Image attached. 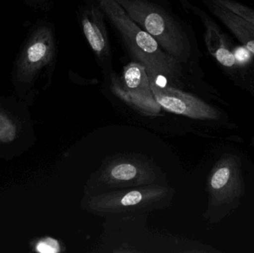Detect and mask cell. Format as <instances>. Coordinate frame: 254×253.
Wrapping results in <instances>:
<instances>
[{
	"mask_svg": "<svg viewBox=\"0 0 254 253\" xmlns=\"http://www.w3.org/2000/svg\"><path fill=\"white\" fill-rule=\"evenodd\" d=\"M137 171L134 165L121 163L113 168L111 176L118 181H127L135 178Z\"/></svg>",
	"mask_w": 254,
	"mask_h": 253,
	"instance_id": "7c38bea8",
	"label": "cell"
},
{
	"mask_svg": "<svg viewBox=\"0 0 254 253\" xmlns=\"http://www.w3.org/2000/svg\"><path fill=\"white\" fill-rule=\"evenodd\" d=\"M34 251L38 253H55L60 252L61 247L58 241L55 239L45 238L35 244Z\"/></svg>",
	"mask_w": 254,
	"mask_h": 253,
	"instance_id": "4fadbf2b",
	"label": "cell"
},
{
	"mask_svg": "<svg viewBox=\"0 0 254 253\" xmlns=\"http://www.w3.org/2000/svg\"><path fill=\"white\" fill-rule=\"evenodd\" d=\"M125 93L136 105L150 111H158L161 105L154 98L150 78L143 64L130 62L124 68Z\"/></svg>",
	"mask_w": 254,
	"mask_h": 253,
	"instance_id": "52a82bcc",
	"label": "cell"
},
{
	"mask_svg": "<svg viewBox=\"0 0 254 253\" xmlns=\"http://www.w3.org/2000/svg\"><path fill=\"white\" fill-rule=\"evenodd\" d=\"M17 135L16 123L4 111H0V143L13 142Z\"/></svg>",
	"mask_w": 254,
	"mask_h": 253,
	"instance_id": "8fae6325",
	"label": "cell"
},
{
	"mask_svg": "<svg viewBox=\"0 0 254 253\" xmlns=\"http://www.w3.org/2000/svg\"><path fill=\"white\" fill-rule=\"evenodd\" d=\"M96 1L120 33L131 54L144 65L150 80L175 78L180 75L181 62L164 51L158 42L134 22L116 0Z\"/></svg>",
	"mask_w": 254,
	"mask_h": 253,
	"instance_id": "6da1fadb",
	"label": "cell"
},
{
	"mask_svg": "<svg viewBox=\"0 0 254 253\" xmlns=\"http://www.w3.org/2000/svg\"><path fill=\"white\" fill-rule=\"evenodd\" d=\"M129 17L150 34L163 50L179 62H188L194 49L189 36L162 7L148 0H116Z\"/></svg>",
	"mask_w": 254,
	"mask_h": 253,
	"instance_id": "7a4b0ae2",
	"label": "cell"
},
{
	"mask_svg": "<svg viewBox=\"0 0 254 253\" xmlns=\"http://www.w3.org/2000/svg\"><path fill=\"white\" fill-rule=\"evenodd\" d=\"M254 25V7L238 0H212Z\"/></svg>",
	"mask_w": 254,
	"mask_h": 253,
	"instance_id": "30bf717a",
	"label": "cell"
},
{
	"mask_svg": "<svg viewBox=\"0 0 254 253\" xmlns=\"http://www.w3.org/2000/svg\"><path fill=\"white\" fill-rule=\"evenodd\" d=\"M55 42L50 28L40 27L25 46L19 59L18 74L23 81H31L45 65L52 61Z\"/></svg>",
	"mask_w": 254,
	"mask_h": 253,
	"instance_id": "8992f818",
	"label": "cell"
},
{
	"mask_svg": "<svg viewBox=\"0 0 254 253\" xmlns=\"http://www.w3.org/2000/svg\"><path fill=\"white\" fill-rule=\"evenodd\" d=\"M83 34L93 51L99 57L110 52L108 34L104 23V12L99 6L87 7L81 14Z\"/></svg>",
	"mask_w": 254,
	"mask_h": 253,
	"instance_id": "9c48e42d",
	"label": "cell"
},
{
	"mask_svg": "<svg viewBox=\"0 0 254 253\" xmlns=\"http://www.w3.org/2000/svg\"><path fill=\"white\" fill-rule=\"evenodd\" d=\"M213 14L251 53L254 55V25L212 0H202Z\"/></svg>",
	"mask_w": 254,
	"mask_h": 253,
	"instance_id": "ba28073f",
	"label": "cell"
},
{
	"mask_svg": "<svg viewBox=\"0 0 254 253\" xmlns=\"http://www.w3.org/2000/svg\"><path fill=\"white\" fill-rule=\"evenodd\" d=\"M143 199L142 193L139 191H131L127 193L121 199V204L123 206H134L140 203Z\"/></svg>",
	"mask_w": 254,
	"mask_h": 253,
	"instance_id": "5bb4252c",
	"label": "cell"
},
{
	"mask_svg": "<svg viewBox=\"0 0 254 253\" xmlns=\"http://www.w3.org/2000/svg\"><path fill=\"white\" fill-rule=\"evenodd\" d=\"M244 181L241 162L232 154H225L217 162L210 178V191L213 203L226 204L243 195Z\"/></svg>",
	"mask_w": 254,
	"mask_h": 253,
	"instance_id": "5b68a950",
	"label": "cell"
},
{
	"mask_svg": "<svg viewBox=\"0 0 254 253\" xmlns=\"http://www.w3.org/2000/svg\"><path fill=\"white\" fill-rule=\"evenodd\" d=\"M190 7L202 22L204 43L208 53L230 80L254 95L253 53L244 47L237 49L228 34L202 9L196 6Z\"/></svg>",
	"mask_w": 254,
	"mask_h": 253,
	"instance_id": "3957f363",
	"label": "cell"
},
{
	"mask_svg": "<svg viewBox=\"0 0 254 253\" xmlns=\"http://www.w3.org/2000/svg\"><path fill=\"white\" fill-rule=\"evenodd\" d=\"M154 98L164 109L191 118L217 120L219 112L197 97L170 86H160L150 80Z\"/></svg>",
	"mask_w": 254,
	"mask_h": 253,
	"instance_id": "277c9868",
	"label": "cell"
}]
</instances>
